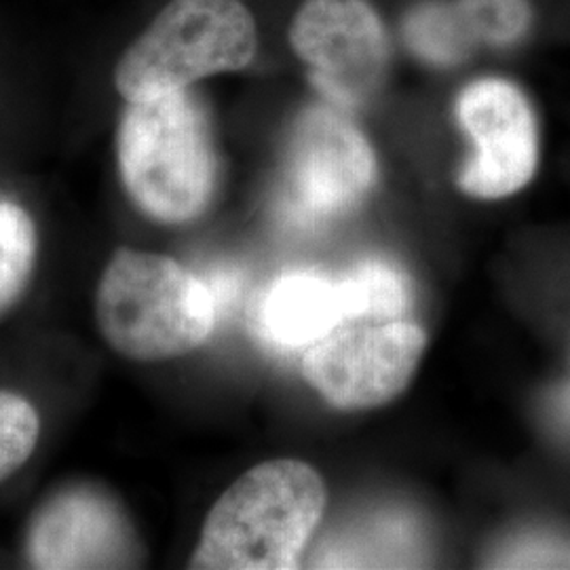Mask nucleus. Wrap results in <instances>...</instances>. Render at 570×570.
Instances as JSON below:
<instances>
[{
	"label": "nucleus",
	"mask_w": 570,
	"mask_h": 570,
	"mask_svg": "<svg viewBox=\"0 0 570 570\" xmlns=\"http://www.w3.org/2000/svg\"><path fill=\"white\" fill-rule=\"evenodd\" d=\"M117 161L131 202L165 225L202 216L218 183L209 121L188 89L127 102Z\"/></svg>",
	"instance_id": "obj_1"
},
{
	"label": "nucleus",
	"mask_w": 570,
	"mask_h": 570,
	"mask_svg": "<svg viewBox=\"0 0 570 570\" xmlns=\"http://www.w3.org/2000/svg\"><path fill=\"white\" fill-rule=\"evenodd\" d=\"M220 305L209 284L171 258L119 249L96 296L106 343L136 362L184 355L205 343Z\"/></svg>",
	"instance_id": "obj_3"
},
{
	"label": "nucleus",
	"mask_w": 570,
	"mask_h": 570,
	"mask_svg": "<svg viewBox=\"0 0 570 570\" xmlns=\"http://www.w3.org/2000/svg\"><path fill=\"white\" fill-rule=\"evenodd\" d=\"M425 345L423 330L400 317L346 320L308 345L303 367L332 406H383L407 387Z\"/></svg>",
	"instance_id": "obj_7"
},
{
	"label": "nucleus",
	"mask_w": 570,
	"mask_h": 570,
	"mask_svg": "<svg viewBox=\"0 0 570 570\" xmlns=\"http://www.w3.org/2000/svg\"><path fill=\"white\" fill-rule=\"evenodd\" d=\"M258 53V26L244 0H169L115 68L127 102L148 100L209 77L242 72Z\"/></svg>",
	"instance_id": "obj_4"
},
{
	"label": "nucleus",
	"mask_w": 570,
	"mask_h": 570,
	"mask_svg": "<svg viewBox=\"0 0 570 570\" xmlns=\"http://www.w3.org/2000/svg\"><path fill=\"white\" fill-rule=\"evenodd\" d=\"M287 42L324 102L346 112L372 102L387 81V26L370 0H303Z\"/></svg>",
	"instance_id": "obj_5"
},
{
	"label": "nucleus",
	"mask_w": 570,
	"mask_h": 570,
	"mask_svg": "<svg viewBox=\"0 0 570 570\" xmlns=\"http://www.w3.org/2000/svg\"><path fill=\"white\" fill-rule=\"evenodd\" d=\"M326 508V487L301 461H268L244 473L205 520L193 569H294Z\"/></svg>",
	"instance_id": "obj_2"
},
{
	"label": "nucleus",
	"mask_w": 570,
	"mask_h": 570,
	"mask_svg": "<svg viewBox=\"0 0 570 570\" xmlns=\"http://www.w3.org/2000/svg\"><path fill=\"white\" fill-rule=\"evenodd\" d=\"M497 567L541 569V567H570V546L546 537H529L505 546L497 556Z\"/></svg>",
	"instance_id": "obj_15"
},
{
	"label": "nucleus",
	"mask_w": 570,
	"mask_h": 570,
	"mask_svg": "<svg viewBox=\"0 0 570 570\" xmlns=\"http://www.w3.org/2000/svg\"><path fill=\"white\" fill-rule=\"evenodd\" d=\"M419 546H414V529L406 518H379L360 532L338 539L320 556L326 567H406L419 560Z\"/></svg>",
	"instance_id": "obj_11"
},
{
	"label": "nucleus",
	"mask_w": 570,
	"mask_h": 570,
	"mask_svg": "<svg viewBox=\"0 0 570 570\" xmlns=\"http://www.w3.org/2000/svg\"><path fill=\"white\" fill-rule=\"evenodd\" d=\"M37 263V228L28 212L0 202V317L20 301Z\"/></svg>",
	"instance_id": "obj_13"
},
{
	"label": "nucleus",
	"mask_w": 570,
	"mask_h": 570,
	"mask_svg": "<svg viewBox=\"0 0 570 570\" xmlns=\"http://www.w3.org/2000/svg\"><path fill=\"white\" fill-rule=\"evenodd\" d=\"M558 412L570 425V385L562 389L560 395H558Z\"/></svg>",
	"instance_id": "obj_16"
},
{
	"label": "nucleus",
	"mask_w": 570,
	"mask_h": 570,
	"mask_svg": "<svg viewBox=\"0 0 570 570\" xmlns=\"http://www.w3.org/2000/svg\"><path fill=\"white\" fill-rule=\"evenodd\" d=\"M341 279L346 320L400 317L410 305L406 275L385 261H362Z\"/></svg>",
	"instance_id": "obj_12"
},
{
	"label": "nucleus",
	"mask_w": 570,
	"mask_h": 570,
	"mask_svg": "<svg viewBox=\"0 0 570 570\" xmlns=\"http://www.w3.org/2000/svg\"><path fill=\"white\" fill-rule=\"evenodd\" d=\"M134 532L102 490L72 487L49 499L28 534L35 569H115L134 564Z\"/></svg>",
	"instance_id": "obj_9"
},
{
	"label": "nucleus",
	"mask_w": 570,
	"mask_h": 570,
	"mask_svg": "<svg viewBox=\"0 0 570 570\" xmlns=\"http://www.w3.org/2000/svg\"><path fill=\"white\" fill-rule=\"evenodd\" d=\"M456 119L473 144L459 186L478 199H505L529 186L539 169L541 131L527 91L505 77L469 82Z\"/></svg>",
	"instance_id": "obj_8"
},
{
	"label": "nucleus",
	"mask_w": 570,
	"mask_h": 570,
	"mask_svg": "<svg viewBox=\"0 0 570 570\" xmlns=\"http://www.w3.org/2000/svg\"><path fill=\"white\" fill-rule=\"evenodd\" d=\"M346 322L341 279L320 271H287L266 285L252 308V326L265 345L292 351L313 345Z\"/></svg>",
	"instance_id": "obj_10"
},
{
	"label": "nucleus",
	"mask_w": 570,
	"mask_h": 570,
	"mask_svg": "<svg viewBox=\"0 0 570 570\" xmlns=\"http://www.w3.org/2000/svg\"><path fill=\"white\" fill-rule=\"evenodd\" d=\"M376 180V157L362 129L334 104L306 108L294 125L285 214L303 228L343 216L360 204Z\"/></svg>",
	"instance_id": "obj_6"
},
{
	"label": "nucleus",
	"mask_w": 570,
	"mask_h": 570,
	"mask_svg": "<svg viewBox=\"0 0 570 570\" xmlns=\"http://www.w3.org/2000/svg\"><path fill=\"white\" fill-rule=\"evenodd\" d=\"M41 433L37 410L20 395L0 391V482L32 456Z\"/></svg>",
	"instance_id": "obj_14"
}]
</instances>
